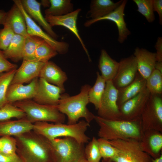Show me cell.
<instances>
[{"instance_id":"cell-19","label":"cell","mask_w":162,"mask_h":162,"mask_svg":"<svg viewBox=\"0 0 162 162\" xmlns=\"http://www.w3.org/2000/svg\"><path fill=\"white\" fill-rule=\"evenodd\" d=\"M9 27L15 34L21 35L25 38L31 36L28 33L24 17L18 7L15 4L7 12L2 24Z\"/></svg>"},{"instance_id":"cell-7","label":"cell","mask_w":162,"mask_h":162,"mask_svg":"<svg viewBox=\"0 0 162 162\" xmlns=\"http://www.w3.org/2000/svg\"><path fill=\"white\" fill-rule=\"evenodd\" d=\"M118 150L114 162H152V158L141 148L140 141L133 139L109 141Z\"/></svg>"},{"instance_id":"cell-1","label":"cell","mask_w":162,"mask_h":162,"mask_svg":"<svg viewBox=\"0 0 162 162\" xmlns=\"http://www.w3.org/2000/svg\"><path fill=\"white\" fill-rule=\"evenodd\" d=\"M16 153L22 162H52L49 141L33 130L14 137Z\"/></svg>"},{"instance_id":"cell-10","label":"cell","mask_w":162,"mask_h":162,"mask_svg":"<svg viewBox=\"0 0 162 162\" xmlns=\"http://www.w3.org/2000/svg\"><path fill=\"white\" fill-rule=\"evenodd\" d=\"M13 1L14 3L19 8L24 17L27 32L30 36H36L42 38L60 54H65L67 52L69 48L68 44L65 42L57 41L44 32L29 16L23 7L21 0H14Z\"/></svg>"},{"instance_id":"cell-25","label":"cell","mask_w":162,"mask_h":162,"mask_svg":"<svg viewBox=\"0 0 162 162\" xmlns=\"http://www.w3.org/2000/svg\"><path fill=\"white\" fill-rule=\"evenodd\" d=\"M122 1L121 0L115 3L111 0H92L86 16L92 20L102 17L116 9Z\"/></svg>"},{"instance_id":"cell-22","label":"cell","mask_w":162,"mask_h":162,"mask_svg":"<svg viewBox=\"0 0 162 162\" xmlns=\"http://www.w3.org/2000/svg\"><path fill=\"white\" fill-rule=\"evenodd\" d=\"M21 1L23 7L29 16L37 22L48 34L54 39H56L58 35L41 13V3L36 0H21Z\"/></svg>"},{"instance_id":"cell-14","label":"cell","mask_w":162,"mask_h":162,"mask_svg":"<svg viewBox=\"0 0 162 162\" xmlns=\"http://www.w3.org/2000/svg\"><path fill=\"white\" fill-rule=\"evenodd\" d=\"M127 2L123 0L121 4L113 11L104 16L94 20L87 21L84 23L86 27H88L94 23L104 20H108L115 23L118 31V40L121 44L123 43L130 34V32L124 20V10Z\"/></svg>"},{"instance_id":"cell-28","label":"cell","mask_w":162,"mask_h":162,"mask_svg":"<svg viewBox=\"0 0 162 162\" xmlns=\"http://www.w3.org/2000/svg\"><path fill=\"white\" fill-rule=\"evenodd\" d=\"M94 84L91 87L88 92L89 103L92 104L95 109L98 110L100 105L101 100L104 91L106 81L98 72Z\"/></svg>"},{"instance_id":"cell-8","label":"cell","mask_w":162,"mask_h":162,"mask_svg":"<svg viewBox=\"0 0 162 162\" xmlns=\"http://www.w3.org/2000/svg\"><path fill=\"white\" fill-rule=\"evenodd\" d=\"M140 118L143 132L149 130L162 132V94H150Z\"/></svg>"},{"instance_id":"cell-26","label":"cell","mask_w":162,"mask_h":162,"mask_svg":"<svg viewBox=\"0 0 162 162\" xmlns=\"http://www.w3.org/2000/svg\"><path fill=\"white\" fill-rule=\"evenodd\" d=\"M119 65V62L111 58L105 50H101L98 67L101 76L106 82L112 81L117 74Z\"/></svg>"},{"instance_id":"cell-40","label":"cell","mask_w":162,"mask_h":162,"mask_svg":"<svg viewBox=\"0 0 162 162\" xmlns=\"http://www.w3.org/2000/svg\"><path fill=\"white\" fill-rule=\"evenodd\" d=\"M16 64L10 62L5 57L3 51L0 50V74L17 69Z\"/></svg>"},{"instance_id":"cell-38","label":"cell","mask_w":162,"mask_h":162,"mask_svg":"<svg viewBox=\"0 0 162 162\" xmlns=\"http://www.w3.org/2000/svg\"><path fill=\"white\" fill-rule=\"evenodd\" d=\"M1 146L0 152L5 154H12L16 153L17 143L15 137L5 136L1 137Z\"/></svg>"},{"instance_id":"cell-18","label":"cell","mask_w":162,"mask_h":162,"mask_svg":"<svg viewBox=\"0 0 162 162\" xmlns=\"http://www.w3.org/2000/svg\"><path fill=\"white\" fill-rule=\"evenodd\" d=\"M142 150L153 158L159 157L161 154L162 132L155 130H149L143 132L140 141Z\"/></svg>"},{"instance_id":"cell-47","label":"cell","mask_w":162,"mask_h":162,"mask_svg":"<svg viewBox=\"0 0 162 162\" xmlns=\"http://www.w3.org/2000/svg\"><path fill=\"white\" fill-rule=\"evenodd\" d=\"M79 162H90L86 160L85 158L81 159Z\"/></svg>"},{"instance_id":"cell-43","label":"cell","mask_w":162,"mask_h":162,"mask_svg":"<svg viewBox=\"0 0 162 162\" xmlns=\"http://www.w3.org/2000/svg\"><path fill=\"white\" fill-rule=\"evenodd\" d=\"M156 50L157 62H162V38L159 37L154 46Z\"/></svg>"},{"instance_id":"cell-4","label":"cell","mask_w":162,"mask_h":162,"mask_svg":"<svg viewBox=\"0 0 162 162\" xmlns=\"http://www.w3.org/2000/svg\"><path fill=\"white\" fill-rule=\"evenodd\" d=\"M89 126V123L84 120L73 124L41 122L34 123L32 130L49 140L61 137H70L84 144L90 139L86 134Z\"/></svg>"},{"instance_id":"cell-21","label":"cell","mask_w":162,"mask_h":162,"mask_svg":"<svg viewBox=\"0 0 162 162\" xmlns=\"http://www.w3.org/2000/svg\"><path fill=\"white\" fill-rule=\"evenodd\" d=\"M33 124L26 117L15 120L0 121V137L17 136L33 130Z\"/></svg>"},{"instance_id":"cell-32","label":"cell","mask_w":162,"mask_h":162,"mask_svg":"<svg viewBox=\"0 0 162 162\" xmlns=\"http://www.w3.org/2000/svg\"><path fill=\"white\" fill-rule=\"evenodd\" d=\"M16 70L0 74V108L8 103L6 94Z\"/></svg>"},{"instance_id":"cell-5","label":"cell","mask_w":162,"mask_h":162,"mask_svg":"<svg viewBox=\"0 0 162 162\" xmlns=\"http://www.w3.org/2000/svg\"><path fill=\"white\" fill-rule=\"evenodd\" d=\"M13 104L22 110L26 118L33 124L41 122L64 123L65 120V115L59 111L57 106L42 104L32 99L22 100Z\"/></svg>"},{"instance_id":"cell-29","label":"cell","mask_w":162,"mask_h":162,"mask_svg":"<svg viewBox=\"0 0 162 162\" xmlns=\"http://www.w3.org/2000/svg\"><path fill=\"white\" fill-rule=\"evenodd\" d=\"M49 8L45 10V15L58 16L73 11V4L70 0H50Z\"/></svg>"},{"instance_id":"cell-30","label":"cell","mask_w":162,"mask_h":162,"mask_svg":"<svg viewBox=\"0 0 162 162\" xmlns=\"http://www.w3.org/2000/svg\"><path fill=\"white\" fill-rule=\"evenodd\" d=\"M146 87L152 94H162V74L154 69L147 78Z\"/></svg>"},{"instance_id":"cell-11","label":"cell","mask_w":162,"mask_h":162,"mask_svg":"<svg viewBox=\"0 0 162 162\" xmlns=\"http://www.w3.org/2000/svg\"><path fill=\"white\" fill-rule=\"evenodd\" d=\"M150 93L146 87L136 95L119 107L121 120H133L140 117Z\"/></svg>"},{"instance_id":"cell-44","label":"cell","mask_w":162,"mask_h":162,"mask_svg":"<svg viewBox=\"0 0 162 162\" xmlns=\"http://www.w3.org/2000/svg\"><path fill=\"white\" fill-rule=\"evenodd\" d=\"M5 12L3 10H0V25H2L6 14Z\"/></svg>"},{"instance_id":"cell-17","label":"cell","mask_w":162,"mask_h":162,"mask_svg":"<svg viewBox=\"0 0 162 162\" xmlns=\"http://www.w3.org/2000/svg\"><path fill=\"white\" fill-rule=\"evenodd\" d=\"M38 80V78H35L26 85L20 83L10 84L6 94L8 102L13 104L22 100L33 99L37 92Z\"/></svg>"},{"instance_id":"cell-46","label":"cell","mask_w":162,"mask_h":162,"mask_svg":"<svg viewBox=\"0 0 162 162\" xmlns=\"http://www.w3.org/2000/svg\"><path fill=\"white\" fill-rule=\"evenodd\" d=\"M152 162H162V154L158 158H152Z\"/></svg>"},{"instance_id":"cell-41","label":"cell","mask_w":162,"mask_h":162,"mask_svg":"<svg viewBox=\"0 0 162 162\" xmlns=\"http://www.w3.org/2000/svg\"><path fill=\"white\" fill-rule=\"evenodd\" d=\"M0 162H22L16 154H7L0 152Z\"/></svg>"},{"instance_id":"cell-39","label":"cell","mask_w":162,"mask_h":162,"mask_svg":"<svg viewBox=\"0 0 162 162\" xmlns=\"http://www.w3.org/2000/svg\"><path fill=\"white\" fill-rule=\"evenodd\" d=\"M15 34L9 27L4 26L0 29V50H6L10 44Z\"/></svg>"},{"instance_id":"cell-45","label":"cell","mask_w":162,"mask_h":162,"mask_svg":"<svg viewBox=\"0 0 162 162\" xmlns=\"http://www.w3.org/2000/svg\"><path fill=\"white\" fill-rule=\"evenodd\" d=\"M154 69L158 70L162 74V62H157L155 65Z\"/></svg>"},{"instance_id":"cell-23","label":"cell","mask_w":162,"mask_h":162,"mask_svg":"<svg viewBox=\"0 0 162 162\" xmlns=\"http://www.w3.org/2000/svg\"><path fill=\"white\" fill-rule=\"evenodd\" d=\"M39 77L62 88H64V84L68 79L65 73L54 63L50 61L44 63Z\"/></svg>"},{"instance_id":"cell-2","label":"cell","mask_w":162,"mask_h":162,"mask_svg":"<svg viewBox=\"0 0 162 162\" xmlns=\"http://www.w3.org/2000/svg\"><path fill=\"white\" fill-rule=\"evenodd\" d=\"M94 120L99 127L98 136L107 140L133 139L140 141L143 134L140 117L131 120H110L95 116Z\"/></svg>"},{"instance_id":"cell-6","label":"cell","mask_w":162,"mask_h":162,"mask_svg":"<svg viewBox=\"0 0 162 162\" xmlns=\"http://www.w3.org/2000/svg\"><path fill=\"white\" fill-rule=\"evenodd\" d=\"M49 141L52 162H79L85 158L84 144L72 137H65Z\"/></svg>"},{"instance_id":"cell-15","label":"cell","mask_w":162,"mask_h":162,"mask_svg":"<svg viewBox=\"0 0 162 162\" xmlns=\"http://www.w3.org/2000/svg\"><path fill=\"white\" fill-rule=\"evenodd\" d=\"M81 10L78 8L66 14L58 16L45 15V18L50 26H63L70 31L77 38L87 55L89 61H91L88 51L80 37L77 29L76 22L78 16Z\"/></svg>"},{"instance_id":"cell-36","label":"cell","mask_w":162,"mask_h":162,"mask_svg":"<svg viewBox=\"0 0 162 162\" xmlns=\"http://www.w3.org/2000/svg\"><path fill=\"white\" fill-rule=\"evenodd\" d=\"M88 143L84 149L85 159L90 162H100L102 158L97 139L93 137Z\"/></svg>"},{"instance_id":"cell-13","label":"cell","mask_w":162,"mask_h":162,"mask_svg":"<svg viewBox=\"0 0 162 162\" xmlns=\"http://www.w3.org/2000/svg\"><path fill=\"white\" fill-rule=\"evenodd\" d=\"M65 91L64 88L50 84L39 78L37 92L33 99L39 104L57 106L61 94Z\"/></svg>"},{"instance_id":"cell-27","label":"cell","mask_w":162,"mask_h":162,"mask_svg":"<svg viewBox=\"0 0 162 162\" xmlns=\"http://www.w3.org/2000/svg\"><path fill=\"white\" fill-rule=\"evenodd\" d=\"M25 38L15 34L10 44L3 52L6 57L16 62L22 59V55Z\"/></svg>"},{"instance_id":"cell-37","label":"cell","mask_w":162,"mask_h":162,"mask_svg":"<svg viewBox=\"0 0 162 162\" xmlns=\"http://www.w3.org/2000/svg\"><path fill=\"white\" fill-rule=\"evenodd\" d=\"M137 7V11L143 15L147 21L151 23L155 20L153 0H133Z\"/></svg>"},{"instance_id":"cell-35","label":"cell","mask_w":162,"mask_h":162,"mask_svg":"<svg viewBox=\"0 0 162 162\" xmlns=\"http://www.w3.org/2000/svg\"><path fill=\"white\" fill-rule=\"evenodd\" d=\"M44 40L34 36L29 38H25L22 55V60L35 59V52L38 46Z\"/></svg>"},{"instance_id":"cell-16","label":"cell","mask_w":162,"mask_h":162,"mask_svg":"<svg viewBox=\"0 0 162 162\" xmlns=\"http://www.w3.org/2000/svg\"><path fill=\"white\" fill-rule=\"evenodd\" d=\"M44 63L35 59L23 60L21 66L16 69L10 84H23L38 78Z\"/></svg>"},{"instance_id":"cell-31","label":"cell","mask_w":162,"mask_h":162,"mask_svg":"<svg viewBox=\"0 0 162 162\" xmlns=\"http://www.w3.org/2000/svg\"><path fill=\"white\" fill-rule=\"evenodd\" d=\"M26 117L24 112L13 104L8 103L0 108V121L10 120L13 118L19 119Z\"/></svg>"},{"instance_id":"cell-20","label":"cell","mask_w":162,"mask_h":162,"mask_svg":"<svg viewBox=\"0 0 162 162\" xmlns=\"http://www.w3.org/2000/svg\"><path fill=\"white\" fill-rule=\"evenodd\" d=\"M133 55L136 60L138 72L146 80L154 69L157 62L156 53L136 47Z\"/></svg>"},{"instance_id":"cell-48","label":"cell","mask_w":162,"mask_h":162,"mask_svg":"<svg viewBox=\"0 0 162 162\" xmlns=\"http://www.w3.org/2000/svg\"><path fill=\"white\" fill-rule=\"evenodd\" d=\"M1 137H0V148H1Z\"/></svg>"},{"instance_id":"cell-42","label":"cell","mask_w":162,"mask_h":162,"mask_svg":"<svg viewBox=\"0 0 162 162\" xmlns=\"http://www.w3.org/2000/svg\"><path fill=\"white\" fill-rule=\"evenodd\" d=\"M154 11L157 12L159 16V23L162 24V0H153Z\"/></svg>"},{"instance_id":"cell-3","label":"cell","mask_w":162,"mask_h":162,"mask_svg":"<svg viewBox=\"0 0 162 162\" xmlns=\"http://www.w3.org/2000/svg\"><path fill=\"white\" fill-rule=\"evenodd\" d=\"M91 87L87 84L82 86L80 93L75 95L70 96L64 93L61 94L57 107L61 112L67 116L68 124H75L82 118L89 123L94 119L95 116L87 107Z\"/></svg>"},{"instance_id":"cell-12","label":"cell","mask_w":162,"mask_h":162,"mask_svg":"<svg viewBox=\"0 0 162 162\" xmlns=\"http://www.w3.org/2000/svg\"><path fill=\"white\" fill-rule=\"evenodd\" d=\"M119 63L117 74L112 81L117 89L132 82L138 72L136 60L133 55L121 59Z\"/></svg>"},{"instance_id":"cell-34","label":"cell","mask_w":162,"mask_h":162,"mask_svg":"<svg viewBox=\"0 0 162 162\" xmlns=\"http://www.w3.org/2000/svg\"><path fill=\"white\" fill-rule=\"evenodd\" d=\"M98 146L101 156L102 162H112L118 153V150L104 139H97Z\"/></svg>"},{"instance_id":"cell-24","label":"cell","mask_w":162,"mask_h":162,"mask_svg":"<svg viewBox=\"0 0 162 162\" xmlns=\"http://www.w3.org/2000/svg\"><path fill=\"white\" fill-rule=\"evenodd\" d=\"M146 80L138 72L134 81L127 86L118 89L117 101L119 107L135 97L146 88Z\"/></svg>"},{"instance_id":"cell-9","label":"cell","mask_w":162,"mask_h":162,"mask_svg":"<svg viewBox=\"0 0 162 162\" xmlns=\"http://www.w3.org/2000/svg\"><path fill=\"white\" fill-rule=\"evenodd\" d=\"M118 93V90L112 81H106L100 105L98 110V116L108 120H121L117 104Z\"/></svg>"},{"instance_id":"cell-33","label":"cell","mask_w":162,"mask_h":162,"mask_svg":"<svg viewBox=\"0 0 162 162\" xmlns=\"http://www.w3.org/2000/svg\"><path fill=\"white\" fill-rule=\"evenodd\" d=\"M58 53L54 49L44 40L36 48L35 58L37 61L45 63Z\"/></svg>"}]
</instances>
